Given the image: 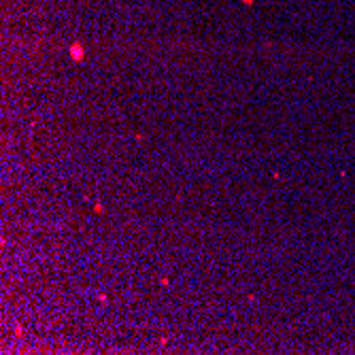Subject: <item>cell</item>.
I'll return each mask as SVG.
<instances>
[{
    "label": "cell",
    "instance_id": "cell-1",
    "mask_svg": "<svg viewBox=\"0 0 355 355\" xmlns=\"http://www.w3.org/2000/svg\"><path fill=\"white\" fill-rule=\"evenodd\" d=\"M71 54H73L75 60L79 62L81 57H83V47H79V43H75V45H73V49H71Z\"/></svg>",
    "mask_w": 355,
    "mask_h": 355
},
{
    "label": "cell",
    "instance_id": "cell-2",
    "mask_svg": "<svg viewBox=\"0 0 355 355\" xmlns=\"http://www.w3.org/2000/svg\"><path fill=\"white\" fill-rule=\"evenodd\" d=\"M243 2H253V0H243Z\"/></svg>",
    "mask_w": 355,
    "mask_h": 355
}]
</instances>
